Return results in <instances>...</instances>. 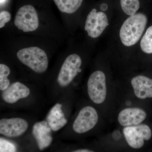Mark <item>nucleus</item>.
<instances>
[{
	"instance_id": "19",
	"label": "nucleus",
	"mask_w": 152,
	"mask_h": 152,
	"mask_svg": "<svg viewBox=\"0 0 152 152\" xmlns=\"http://www.w3.org/2000/svg\"><path fill=\"white\" fill-rule=\"evenodd\" d=\"M16 151L17 148L15 144L3 138H0V152H14Z\"/></svg>"
},
{
	"instance_id": "14",
	"label": "nucleus",
	"mask_w": 152,
	"mask_h": 152,
	"mask_svg": "<svg viewBox=\"0 0 152 152\" xmlns=\"http://www.w3.org/2000/svg\"><path fill=\"white\" fill-rule=\"evenodd\" d=\"M61 104H57L53 107L49 112L46 118V121L53 131H58L64 126L67 120L65 117L62 110Z\"/></svg>"
},
{
	"instance_id": "17",
	"label": "nucleus",
	"mask_w": 152,
	"mask_h": 152,
	"mask_svg": "<svg viewBox=\"0 0 152 152\" xmlns=\"http://www.w3.org/2000/svg\"><path fill=\"white\" fill-rule=\"evenodd\" d=\"M121 5L126 15L131 16L136 13L140 7L139 0H121Z\"/></svg>"
},
{
	"instance_id": "6",
	"label": "nucleus",
	"mask_w": 152,
	"mask_h": 152,
	"mask_svg": "<svg viewBox=\"0 0 152 152\" xmlns=\"http://www.w3.org/2000/svg\"><path fill=\"white\" fill-rule=\"evenodd\" d=\"M99 121L96 110L91 106H86L79 112L73 124V129L77 134L87 133L96 126Z\"/></svg>"
},
{
	"instance_id": "5",
	"label": "nucleus",
	"mask_w": 152,
	"mask_h": 152,
	"mask_svg": "<svg viewBox=\"0 0 152 152\" xmlns=\"http://www.w3.org/2000/svg\"><path fill=\"white\" fill-rule=\"evenodd\" d=\"M14 23L18 29L25 32L37 30L39 26V20L35 8L31 5L20 8L15 17Z\"/></svg>"
},
{
	"instance_id": "21",
	"label": "nucleus",
	"mask_w": 152,
	"mask_h": 152,
	"mask_svg": "<svg viewBox=\"0 0 152 152\" xmlns=\"http://www.w3.org/2000/svg\"><path fill=\"white\" fill-rule=\"evenodd\" d=\"M74 152H93L94 151L87 149H81L75 150Z\"/></svg>"
},
{
	"instance_id": "15",
	"label": "nucleus",
	"mask_w": 152,
	"mask_h": 152,
	"mask_svg": "<svg viewBox=\"0 0 152 152\" xmlns=\"http://www.w3.org/2000/svg\"><path fill=\"white\" fill-rule=\"evenodd\" d=\"M61 12L67 14H73L81 6L83 0H53Z\"/></svg>"
},
{
	"instance_id": "12",
	"label": "nucleus",
	"mask_w": 152,
	"mask_h": 152,
	"mask_svg": "<svg viewBox=\"0 0 152 152\" xmlns=\"http://www.w3.org/2000/svg\"><path fill=\"white\" fill-rule=\"evenodd\" d=\"M52 129L47 121L37 122L33 126V135L40 151L50 146L53 141Z\"/></svg>"
},
{
	"instance_id": "8",
	"label": "nucleus",
	"mask_w": 152,
	"mask_h": 152,
	"mask_svg": "<svg viewBox=\"0 0 152 152\" xmlns=\"http://www.w3.org/2000/svg\"><path fill=\"white\" fill-rule=\"evenodd\" d=\"M109 25L107 17L104 12H97L94 9L88 15L85 23V29L90 37H99Z\"/></svg>"
},
{
	"instance_id": "16",
	"label": "nucleus",
	"mask_w": 152,
	"mask_h": 152,
	"mask_svg": "<svg viewBox=\"0 0 152 152\" xmlns=\"http://www.w3.org/2000/svg\"><path fill=\"white\" fill-rule=\"evenodd\" d=\"M140 46L144 53L147 54H152V25L148 28L142 37Z\"/></svg>"
},
{
	"instance_id": "2",
	"label": "nucleus",
	"mask_w": 152,
	"mask_h": 152,
	"mask_svg": "<svg viewBox=\"0 0 152 152\" xmlns=\"http://www.w3.org/2000/svg\"><path fill=\"white\" fill-rule=\"evenodd\" d=\"M19 61L37 73H42L48 66V59L45 52L38 47L21 49L17 53Z\"/></svg>"
},
{
	"instance_id": "9",
	"label": "nucleus",
	"mask_w": 152,
	"mask_h": 152,
	"mask_svg": "<svg viewBox=\"0 0 152 152\" xmlns=\"http://www.w3.org/2000/svg\"><path fill=\"white\" fill-rule=\"evenodd\" d=\"M148 117L147 112L138 107L130 106L122 109L118 114L117 121L123 128L142 124Z\"/></svg>"
},
{
	"instance_id": "11",
	"label": "nucleus",
	"mask_w": 152,
	"mask_h": 152,
	"mask_svg": "<svg viewBox=\"0 0 152 152\" xmlns=\"http://www.w3.org/2000/svg\"><path fill=\"white\" fill-rule=\"evenodd\" d=\"M132 92L137 99L145 100L152 98V79L139 75L133 77L130 81Z\"/></svg>"
},
{
	"instance_id": "20",
	"label": "nucleus",
	"mask_w": 152,
	"mask_h": 152,
	"mask_svg": "<svg viewBox=\"0 0 152 152\" xmlns=\"http://www.w3.org/2000/svg\"><path fill=\"white\" fill-rule=\"evenodd\" d=\"M11 19V15L7 11H2L0 13V28L4 26L5 24L8 23Z\"/></svg>"
},
{
	"instance_id": "4",
	"label": "nucleus",
	"mask_w": 152,
	"mask_h": 152,
	"mask_svg": "<svg viewBox=\"0 0 152 152\" xmlns=\"http://www.w3.org/2000/svg\"><path fill=\"white\" fill-rule=\"evenodd\" d=\"M123 134L127 144L131 148L139 150L144 146L145 142L152 137L151 129L146 124L123 128Z\"/></svg>"
},
{
	"instance_id": "7",
	"label": "nucleus",
	"mask_w": 152,
	"mask_h": 152,
	"mask_svg": "<svg viewBox=\"0 0 152 152\" xmlns=\"http://www.w3.org/2000/svg\"><path fill=\"white\" fill-rule=\"evenodd\" d=\"M81 58L78 55L73 54L67 57L61 67L58 77L59 84L66 87L72 81L78 73L81 72Z\"/></svg>"
},
{
	"instance_id": "10",
	"label": "nucleus",
	"mask_w": 152,
	"mask_h": 152,
	"mask_svg": "<svg viewBox=\"0 0 152 152\" xmlns=\"http://www.w3.org/2000/svg\"><path fill=\"white\" fill-rule=\"evenodd\" d=\"M28 127L27 122L20 118H4L0 121V133L10 137L22 135L27 130Z\"/></svg>"
},
{
	"instance_id": "22",
	"label": "nucleus",
	"mask_w": 152,
	"mask_h": 152,
	"mask_svg": "<svg viewBox=\"0 0 152 152\" xmlns=\"http://www.w3.org/2000/svg\"><path fill=\"white\" fill-rule=\"evenodd\" d=\"M6 0H0V2H1V4H4L5 2L6 1Z\"/></svg>"
},
{
	"instance_id": "18",
	"label": "nucleus",
	"mask_w": 152,
	"mask_h": 152,
	"mask_svg": "<svg viewBox=\"0 0 152 152\" xmlns=\"http://www.w3.org/2000/svg\"><path fill=\"white\" fill-rule=\"evenodd\" d=\"M10 73V70L8 66L4 64H0V90L4 91L10 86V82L8 77Z\"/></svg>"
},
{
	"instance_id": "13",
	"label": "nucleus",
	"mask_w": 152,
	"mask_h": 152,
	"mask_svg": "<svg viewBox=\"0 0 152 152\" xmlns=\"http://www.w3.org/2000/svg\"><path fill=\"white\" fill-rule=\"evenodd\" d=\"M30 93L27 87L20 82H16L3 91L2 98L6 102L14 104L20 99L27 97Z\"/></svg>"
},
{
	"instance_id": "1",
	"label": "nucleus",
	"mask_w": 152,
	"mask_h": 152,
	"mask_svg": "<svg viewBox=\"0 0 152 152\" xmlns=\"http://www.w3.org/2000/svg\"><path fill=\"white\" fill-rule=\"evenodd\" d=\"M148 22V17L142 13L130 16L120 30V38L123 45L131 47L137 44L143 34Z\"/></svg>"
},
{
	"instance_id": "3",
	"label": "nucleus",
	"mask_w": 152,
	"mask_h": 152,
	"mask_svg": "<svg viewBox=\"0 0 152 152\" xmlns=\"http://www.w3.org/2000/svg\"><path fill=\"white\" fill-rule=\"evenodd\" d=\"M87 91L94 103L101 105L105 103L108 95V86L103 72L97 70L91 74L87 83Z\"/></svg>"
}]
</instances>
